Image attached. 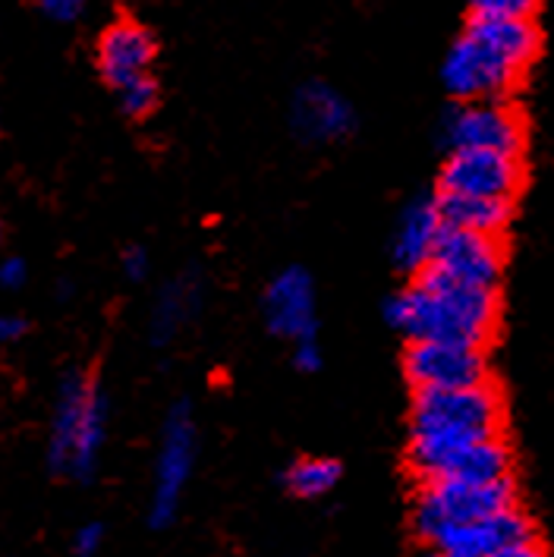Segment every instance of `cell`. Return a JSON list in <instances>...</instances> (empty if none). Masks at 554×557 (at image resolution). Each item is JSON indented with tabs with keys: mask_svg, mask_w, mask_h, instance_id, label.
I'll use <instances>...</instances> for the list:
<instances>
[{
	"mask_svg": "<svg viewBox=\"0 0 554 557\" xmlns=\"http://www.w3.org/2000/svg\"><path fill=\"white\" fill-rule=\"evenodd\" d=\"M501 422L504 407L492 382L467 391H416L409 467L422 482L447 479L467 450L482 441L501 438Z\"/></svg>",
	"mask_w": 554,
	"mask_h": 557,
	"instance_id": "cell-1",
	"label": "cell"
},
{
	"mask_svg": "<svg viewBox=\"0 0 554 557\" xmlns=\"http://www.w3.org/2000/svg\"><path fill=\"white\" fill-rule=\"evenodd\" d=\"M384 319L404 331L409 344H457L485 350L497 324V296L495 290L457 284L426 268L409 290L384 302Z\"/></svg>",
	"mask_w": 554,
	"mask_h": 557,
	"instance_id": "cell-2",
	"label": "cell"
},
{
	"mask_svg": "<svg viewBox=\"0 0 554 557\" xmlns=\"http://www.w3.org/2000/svg\"><path fill=\"white\" fill-rule=\"evenodd\" d=\"M542 35L532 20H479L469 16L464 35L447 51L441 79L464 101H501L539 58Z\"/></svg>",
	"mask_w": 554,
	"mask_h": 557,
	"instance_id": "cell-3",
	"label": "cell"
},
{
	"mask_svg": "<svg viewBox=\"0 0 554 557\" xmlns=\"http://www.w3.org/2000/svg\"><path fill=\"white\" fill-rule=\"evenodd\" d=\"M108 438V400L86 372H70L58 391L48 463L58 475L86 482Z\"/></svg>",
	"mask_w": 554,
	"mask_h": 557,
	"instance_id": "cell-4",
	"label": "cell"
},
{
	"mask_svg": "<svg viewBox=\"0 0 554 557\" xmlns=\"http://www.w3.org/2000/svg\"><path fill=\"white\" fill-rule=\"evenodd\" d=\"M510 507H517L514 479L492 482V485H476V482H460V479H429L422 482L413 504V523L429 545H435L444 532L495 517Z\"/></svg>",
	"mask_w": 554,
	"mask_h": 557,
	"instance_id": "cell-5",
	"label": "cell"
},
{
	"mask_svg": "<svg viewBox=\"0 0 554 557\" xmlns=\"http://www.w3.org/2000/svg\"><path fill=\"white\" fill-rule=\"evenodd\" d=\"M193 467H196V422L189 416V407H174L164 422L161 450L155 463V492L148 507V523L155 529L171 527L176 520L183 492L193 479Z\"/></svg>",
	"mask_w": 554,
	"mask_h": 557,
	"instance_id": "cell-6",
	"label": "cell"
},
{
	"mask_svg": "<svg viewBox=\"0 0 554 557\" xmlns=\"http://www.w3.org/2000/svg\"><path fill=\"white\" fill-rule=\"evenodd\" d=\"M444 146L451 151H501L517 154L526 146L524 117L501 101H464L444 117Z\"/></svg>",
	"mask_w": 554,
	"mask_h": 557,
	"instance_id": "cell-7",
	"label": "cell"
},
{
	"mask_svg": "<svg viewBox=\"0 0 554 557\" xmlns=\"http://www.w3.org/2000/svg\"><path fill=\"white\" fill-rule=\"evenodd\" d=\"M524 183V168L517 154L501 151H451L441 176L438 193L444 196H476V199H507L514 202Z\"/></svg>",
	"mask_w": 554,
	"mask_h": 557,
	"instance_id": "cell-8",
	"label": "cell"
},
{
	"mask_svg": "<svg viewBox=\"0 0 554 557\" xmlns=\"http://www.w3.org/2000/svg\"><path fill=\"white\" fill-rule=\"evenodd\" d=\"M404 372L416 391H467L489 384V359L479 347L409 344Z\"/></svg>",
	"mask_w": 554,
	"mask_h": 557,
	"instance_id": "cell-9",
	"label": "cell"
},
{
	"mask_svg": "<svg viewBox=\"0 0 554 557\" xmlns=\"http://www.w3.org/2000/svg\"><path fill=\"white\" fill-rule=\"evenodd\" d=\"M429 268L438 271L441 277L457 281V284L495 290L501 271H504V249L495 236H479L444 227L438 236Z\"/></svg>",
	"mask_w": 554,
	"mask_h": 557,
	"instance_id": "cell-10",
	"label": "cell"
},
{
	"mask_svg": "<svg viewBox=\"0 0 554 557\" xmlns=\"http://www.w3.org/2000/svg\"><path fill=\"white\" fill-rule=\"evenodd\" d=\"M155 58H158V41L136 20H118L98 38V70L114 91L151 76Z\"/></svg>",
	"mask_w": 554,
	"mask_h": 557,
	"instance_id": "cell-11",
	"label": "cell"
},
{
	"mask_svg": "<svg viewBox=\"0 0 554 557\" xmlns=\"http://www.w3.org/2000/svg\"><path fill=\"white\" fill-rule=\"evenodd\" d=\"M264 322L278 334L293 344L316 337V287L309 271L303 268H287L281 271L262 299Z\"/></svg>",
	"mask_w": 554,
	"mask_h": 557,
	"instance_id": "cell-12",
	"label": "cell"
},
{
	"mask_svg": "<svg viewBox=\"0 0 554 557\" xmlns=\"http://www.w3.org/2000/svg\"><path fill=\"white\" fill-rule=\"evenodd\" d=\"M291 123L306 143H341L356 126L350 101L328 83H306L296 88L291 104Z\"/></svg>",
	"mask_w": 554,
	"mask_h": 557,
	"instance_id": "cell-13",
	"label": "cell"
},
{
	"mask_svg": "<svg viewBox=\"0 0 554 557\" xmlns=\"http://www.w3.org/2000/svg\"><path fill=\"white\" fill-rule=\"evenodd\" d=\"M529 539H535L532 520L520 507H510V510H501L495 517H485V520H476V523L444 532L432 548L441 557H492L501 548L529 542Z\"/></svg>",
	"mask_w": 554,
	"mask_h": 557,
	"instance_id": "cell-14",
	"label": "cell"
},
{
	"mask_svg": "<svg viewBox=\"0 0 554 557\" xmlns=\"http://www.w3.org/2000/svg\"><path fill=\"white\" fill-rule=\"evenodd\" d=\"M441 231H444V224H441L435 199H429V196L413 199L401 211V221L394 231V262L407 271H426L432 262Z\"/></svg>",
	"mask_w": 554,
	"mask_h": 557,
	"instance_id": "cell-15",
	"label": "cell"
},
{
	"mask_svg": "<svg viewBox=\"0 0 554 557\" xmlns=\"http://www.w3.org/2000/svg\"><path fill=\"white\" fill-rule=\"evenodd\" d=\"M441 224L451 231H467L479 236H501L514 218V202L507 199H476V196H444L438 193Z\"/></svg>",
	"mask_w": 554,
	"mask_h": 557,
	"instance_id": "cell-16",
	"label": "cell"
},
{
	"mask_svg": "<svg viewBox=\"0 0 554 557\" xmlns=\"http://www.w3.org/2000/svg\"><path fill=\"white\" fill-rule=\"evenodd\" d=\"M202 306V284L196 274H186V277H176L171 281L158 299H155V309H151V337L155 344H168L180 334V327L189 322Z\"/></svg>",
	"mask_w": 554,
	"mask_h": 557,
	"instance_id": "cell-17",
	"label": "cell"
},
{
	"mask_svg": "<svg viewBox=\"0 0 554 557\" xmlns=\"http://www.w3.org/2000/svg\"><path fill=\"white\" fill-rule=\"evenodd\" d=\"M337 482H341V467L328 457H303L284 472V485L296 498H321L334 492Z\"/></svg>",
	"mask_w": 554,
	"mask_h": 557,
	"instance_id": "cell-18",
	"label": "cell"
},
{
	"mask_svg": "<svg viewBox=\"0 0 554 557\" xmlns=\"http://www.w3.org/2000/svg\"><path fill=\"white\" fill-rule=\"evenodd\" d=\"M542 0H469L479 20H532Z\"/></svg>",
	"mask_w": 554,
	"mask_h": 557,
	"instance_id": "cell-19",
	"label": "cell"
},
{
	"mask_svg": "<svg viewBox=\"0 0 554 557\" xmlns=\"http://www.w3.org/2000/svg\"><path fill=\"white\" fill-rule=\"evenodd\" d=\"M158 95L161 91H158L155 76H146V79L133 83V86L120 88L118 101L120 108H123V114H130V117H148L158 108Z\"/></svg>",
	"mask_w": 554,
	"mask_h": 557,
	"instance_id": "cell-20",
	"label": "cell"
},
{
	"mask_svg": "<svg viewBox=\"0 0 554 557\" xmlns=\"http://www.w3.org/2000/svg\"><path fill=\"white\" fill-rule=\"evenodd\" d=\"M35 7H38L48 20H54V23H73V20L83 16L86 0H35Z\"/></svg>",
	"mask_w": 554,
	"mask_h": 557,
	"instance_id": "cell-21",
	"label": "cell"
},
{
	"mask_svg": "<svg viewBox=\"0 0 554 557\" xmlns=\"http://www.w3.org/2000/svg\"><path fill=\"white\" fill-rule=\"evenodd\" d=\"M104 545V527L101 523H86L73 535V557H95Z\"/></svg>",
	"mask_w": 554,
	"mask_h": 557,
	"instance_id": "cell-22",
	"label": "cell"
},
{
	"mask_svg": "<svg viewBox=\"0 0 554 557\" xmlns=\"http://www.w3.org/2000/svg\"><path fill=\"white\" fill-rule=\"evenodd\" d=\"M293 362L299 372H319L321 369V350L316 344V337H306L293 347Z\"/></svg>",
	"mask_w": 554,
	"mask_h": 557,
	"instance_id": "cell-23",
	"label": "cell"
},
{
	"mask_svg": "<svg viewBox=\"0 0 554 557\" xmlns=\"http://www.w3.org/2000/svg\"><path fill=\"white\" fill-rule=\"evenodd\" d=\"M26 277H29V268L23 259H3L0 262V287H7V290H20L23 284H26Z\"/></svg>",
	"mask_w": 554,
	"mask_h": 557,
	"instance_id": "cell-24",
	"label": "cell"
},
{
	"mask_svg": "<svg viewBox=\"0 0 554 557\" xmlns=\"http://www.w3.org/2000/svg\"><path fill=\"white\" fill-rule=\"evenodd\" d=\"M123 274L130 277V281H143L148 274V252L146 249H139V246H133V249H126L123 252Z\"/></svg>",
	"mask_w": 554,
	"mask_h": 557,
	"instance_id": "cell-25",
	"label": "cell"
},
{
	"mask_svg": "<svg viewBox=\"0 0 554 557\" xmlns=\"http://www.w3.org/2000/svg\"><path fill=\"white\" fill-rule=\"evenodd\" d=\"M26 334V322L20 315H0V347L16 344Z\"/></svg>",
	"mask_w": 554,
	"mask_h": 557,
	"instance_id": "cell-26",
	"label": "cell"
},
{
	"mask_svg": "<svg viewBox=\"0 0 554 557\" xmlns=\"http://www.w3.org/2000/svg\"><path fill=\"white\" fill-rule=\"evenodd\" d=\"M492 557H549L545 555V548L535 542V539H529V542H517V545H507V548H501L497 555Z\"/></svg>",
	"mask_w": 554,
	"mask_h": 557,
	"instance_id": "cell-27",
	"label": "cell"
},
{
	"mask_svg": "<svg viewBox=\"0 0 554 557\" xmlns=\"http://www.w3.org/2000/svg\"><path fill=\"white\" fill-rule=\"evenodd\" d=\"M432 557H441V555H432Z\"/></svg>",
	"mask_w": 554,
	"mask_h": 557,
	"instance_id": "cell-28",
	"label": "cell"
}]
</instances>
